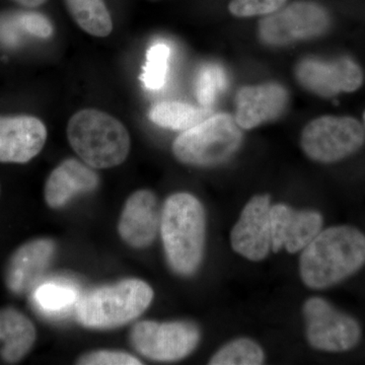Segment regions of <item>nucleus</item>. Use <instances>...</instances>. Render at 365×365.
Wrapping results in <instances>:
<instances>
[{"instance_id": "obj_26", "label": "nucleus", "mask_w": 365, "mask_h": 365, "mask_svg": "<svg viewBox=\"0 0 365 365\" xmlns=\"http://www.w3.org/2000/svg\"><path fill=\"white\" fill-rule=\"evenodd\" d=\"M81 365H137L143 364L133 355L118 350H98L86 353L78 359Z\"/></svg>"}, {"instance_id": "obj_14", "label": "nucleus", "mask_w": 365, "mask_h": 365, "mask_svg": "<svg viewBox=\"0 0 365 365\" xmlns=\"http://www.w3.org/2000/svg\"><path fill=\"white\" fill-rule=\"evenodd\" d=\"M160 225L157 196L150 190H139L127 199L118 223V232L132 248L144 249L157 239Z\"/></svg>"}, {"instance_id": "obj_16", "label": "nucleus", "mask_w": 365, "mask_h": 365, "mask_svg": "<svg viewBox=\"0 0 365 365\" xmlns=\"http://www.w3.org/2000/svg\"><path fill=\"white\" fill-rule=\"evenodd\" d=\"M287 102V91L277 83L245 86L237 93L235 121L242 129L256 128L280 116Z\"/></svg>"}, {"instance_id": "obj_5", "label": "nucleus", "mask_w": 365, "mask_h": 365, "mask_svg": "<svg viewBox=\"0 0 365 365\" xmlns=\"http://www.w3.org/2000/svg\"><path fill=\"white\" fill-rule=\"evenodd\" d=\"M241 129L232 115H213L180 134L173 143V153L185 165H220L239 150L242 141Z\"/></svg>"}, {"instance_id": "obj_4", "label": "nucleus", "mask_w": 365, "mask_h": 365, "mask_svg": "<svg viewBox=\"0 0 365 365\" xmlns=\"http://www.w3.org/2000/svg\"><path fill=\"white\" fill-rule=\"evenodd\" d=\"M153 288L140 279H125L90 290L79 297L78 321L86 328L106 330L138 318L153 302Z\"/></svg>"}, {"instance_id": "obj_29", "label": "nucleus", "mask_w": 365, "mask_h": 365, "mask_svg": "<svg viewBox=\"0 0 365 365\" xmlns=\"http://www.w3.org/2000/svg\"><path fill=\"white\" fill-rule=\"evenodd\" d=\"M364 123H365V113H364Z\"/></svg>"}, {"instance_id": "obj_1", "label": "nucleus", "mask_w": 365, "mask_h": 365, "mask_svg": "<svg viewBox=\"0 0 365 365\" xmlns=\"http://www.w3.org/2000/svg\"><path fill=\"white\" fill-rule=\"evenodd\" d=\"M365 263V235L351 227L321 230L302 250L299 274L306 287L324 289L337 284Z\"/></svg>"}, {"instance_id": "obj_12", "label": "nucleus", "mask_w": 365, "mask_h": 365, "mask_svg": "<svg viewBox=\"0 0 365 365\" xmlns=\"http://www.w3.org/2000/svg\"><path fill=\"white\" fill-rule=\"evenodd\" d=\"M297 78L307 90L326 98L356 91L362 83L361 71L348 58L333 62L304 60L297 66Z\"/></svg>"}, {"instance_id": "obj_27", "label": "nucleus", "mask_w": 365, "mask_h": 365, "mask_svg": "<svg viewBox=\"0 0 365 365\" xmlns=\"http://www.w3.org/2000/svg\"><path fill=\"white\" fill-rule=\"evenodd\" d=\"M16 21L21 30L38 38H48L52 35L53 26L50 21L43 14L23 13L16 16Z\"/></svg>"}, {"instance_id": "obj_25", "label": "nucleus", "mask_w": 365, "mask_h": 365, "mask_svg": "<svg viewBox=\"0 0 365 365\" xmlns=\"http://www.w3.org/2000/svg\"><path fill=\"white\" fill-rule=\"evenodd\" d=\"M285 0H232L230 11L235 16H254L271 14L284 4Z\"/></svg>"}, {"instance_id": "obj_9", "label": "nucleus", "mask_w": 365, "mask_h": 365, "mask_svg": "<svg viewBox=\"0 0 365 365\" xmlns=\"http://www.w3.org/2000/svg\"><path fill=\"white\" fill-rule=\"evenodd\" d=\"M329 18L321 6L312 2H295L261 21L259 34L269 45L283 46L312 39L325 33Z\"/></svg>"}, {"instance_id": "obj_6", "label": "nucleus", "mask_w": 365, "mask_h": 365, "mask_svg": "<svg viewBox=\"0 0 365 365\" xmlns=\"http://www.w3.org/2000/svg\"><path fill=\"white\" fill-rule=\"evenodd\" d=\"M364 143L361 124L350 117L317 118L304 127L300 145L307 157L334 163L354 153Z\"/></svg>"}, {"instance_id": "obj_21", "label": "nucleus", "mask_w": 365, "mask_h": 365, "mask_svg": "<svg viewBox=\"0 0 365 365\" xmlns=\"http://www.w3.org/2000/svg\"><path fill=\"white\" fill-rule=\"evenodd\" d=\"M72 19L86 33L104 38L113 31L111 14L103 0H66Z\"/></svg>"}, {"instance_id": "obj_20", "label": "nucleus", "mask_w": 365, "mask_h": 365, "mask_svg": "<svg viewBox=\"0 0 365 365\" xmlns=\"http://www.w3.org/2000/svg\"><path fill=\"white\" fill-rule=\"evenodd\" d=\"M209 114L208 108H197L181 102H160L151 108L148 117L163 128L185 131L202 122Z\"/></svg>"}, {"instance_id": "obj_17", "label": "nucleus", "mask_w": 365, "mask_h": 365, "mask_svg": "<svg viewBox=\"0 0 365 365\" xmlns=\"http://www.w3.org/2000/svg\"><path fill=\"white\" fill-rule=\"evenodd\" d=\"M98 182L100 179L93 168L68 158L48 177L44 190L46 203L52 209L64 207L74 197L95 191Z\"/></svg>"}, {"instance_id": "obj_22", "label": "nucleus", "mask_w": 365, "mask_h": 365, "mask_svg": "<svg viewBox=\"0 0 365 365\" xmlns=\"http://www.w3.org/2000/svg\"><path fill=\"white\" fill-rule=\"evenodd\" d=\"M265 360V354L258 343L249 338H239L222 346L211 357V365H259Z\"/></svg>"}, {"instance_id": "obj_28", "label": "nucleus", "mask_w": 365, "mask_h": 365, "mask_svg": "<svg viewBox=\"0 0 365 365\" xmlns=\"http://www.w3.org/2000/svg\"><path fill=\"white\" fill-rule=\"evenodd\" d=\"M21 6L26 7H37L44 4L47 0H16Z\"/></svg>"}, {"instance_id": "obj_23", "label": "nucleus", "mask_w": 365, "mask_h": 365, "mask_svg": "<svg viewBox=\"0 0 365 365\" xmlns=\"http://www.w3.org/2000/svg\"><path fill=\"white\" fill-rule=\"evenodd\" d=\"M170 55L169 46L158 43L151 46L146 53V63L140 79L148 90H160L167 78L168 63Z\"/></svg>"}, {"instance_id": "obj_19", "label": "nucleus", "mask_w": 365, "mask_h": 365, "mask_svg": "<svg viewBox=\"0 0 365 365\" xmlns=\"http://www.w3.org/2000/svg\"><path fill=\"white\" fill-rule=\"evenodd\" d=\"M32 299L40 313L59 318L76 309L79 297L78 289L72 285L63 281H50L34 290Z\"/></svg>"}, {"instance_id": "obj_13", "label": "nucleus", "mask_w": 365, "mask_h": 365, "mask_svg": "<svg viewBox=\"0 0 365 365\" xmlns=\"http://www.w3.org/2000/svg\"><path fill=\"white\" fill-rule=\"evenodd\" d=\"M47 140V128L32 116L0 117V163H26L37 157Z\"/></svg>"}, {"instance_id": "obj_18", "label": "nucleus", "mask_w": 365, "mask_h": 365, "mask_svg": "<svg viewBox=\"0 0 365 365\" xmlns=\"http://www.w3.org/2000/svg\"><path fill=\"white\" fill-rule=\"evenodd\" d=\"M36 337L35 326L28 317L14 307L0 309V354L4 361H21L32 349Z\"/></svg>"}, {"instance_id": "obj_3", "label": "nucleus", "mask_w": 365, "mask_h": 365, "mask_svg": "<svg viewBox=\"0 0 365 365\" xmlns=\"http://www.w3.org/2000/svg\"><path fill=\"white\" fill-rule=\"evenodd\" d=\"M66 131L72 150L93 169L122 165L130 153V135L126 127L100 110L76 113L69 120Z\"/></svg>"}, {"instance_id": "obj_7", "label": "nucleus", "mask_w": 365, "mask_h": 365, "mask_svg": "<svg viewBox=\"0 0 365 365\" xmlns=\"http://www.w3.org/2000/svg\"><path fill=\"white\" fill-rule=\"evenodd\" d=\"M200 330L191 322H138L130 332L134 349L155 361H178L196 349Z\"/></svg>"}, {"instance_id": "obj_10", "label": "nucleus", "mask_w": 365, "mask_h": 365, "mask_svg": "<svg viewBox=\"0 0 365 365\" xmlns=\"http://www.w3.org/2000/svg\"><path fill=\"white\" fill-rule=\"evenodd\" d=\"M270 197L257 195L242 208L230 232V244L235 253L247 260L260 262L268 256L271 247Z\"/></svg>"}, {"instance_id": "obj_15", "label": "nucleus", "mask_w": 365, "mask_h": 365, "mask_svg": "<svg viewBox=\"0 0 365 365\" xmlns=\"http://www.w3.org/2000/svg\"><path fill=\"white\" fill-rule=\"evenodd\" d=\"M56 251L50 239H36L16 250L7 263L6 284L14 294L31 292L49 267Z\"/></svg>"}, {"instance_id": "obj_8", "label": "nucleus", "mask_w": 365, "mask_h": 365, "mask_svg": "<svg viewBox=\"0 0 365 365\" xmlns=\"http://www.w3.org/2000/svg\"><path fill=\"white\" fill-rule=\"evenodd\" d=\"M307 342L319 351L344 352L359 342L361 331L351 317L341 313L327 300L314 297L302 307Z\"/></svg>"}, {"instance_id": "obj_2", "label": "nucleus", "mask_w": 365, "mask_h": 365, "mask_svg": "<svg viewBox=\"0 0 365 365\" xmlns=\"http://www.w3.org/2000/svg\"><path fill=\"white\" fill-rule=\"evenodd\" d=\"M160 230L170 268L182 276L195 273L205 247L206 215L200 201L189 193L173 194L163 204Z\"/></svg>"}, {"instance_id": "obj_11", "label": "nucleus", "mask_w": 365, "mask_h": 365, "mask_svg": "<svg viewBox=\"0 0 365 365\" xmlns=\"http://www.w3.org/2000/svg\"><path fill=\"white\" fill-rule=\"evenodd\" d=\"M323 227V217L314 210H297L287 204L271 206V247L274 253L285 250L297 254L306 248Z\"/></svg>"}, {"instance_id": "obj_24", "label": "nucleus", "mask_w": 365, "mask_h": 365, "mask_svg": "<svg viewBox=\"0 0 365 365\" xmlns=\"http://www.w3.org/2000/svg\"><path fill=\"white\" fill-rule=\"evenodd\" d=\"M227 79L222 67L207 64L199 72L196 81V96L203 108H210L218 93L227 88Z\"/></svg>"}]
</instances>
